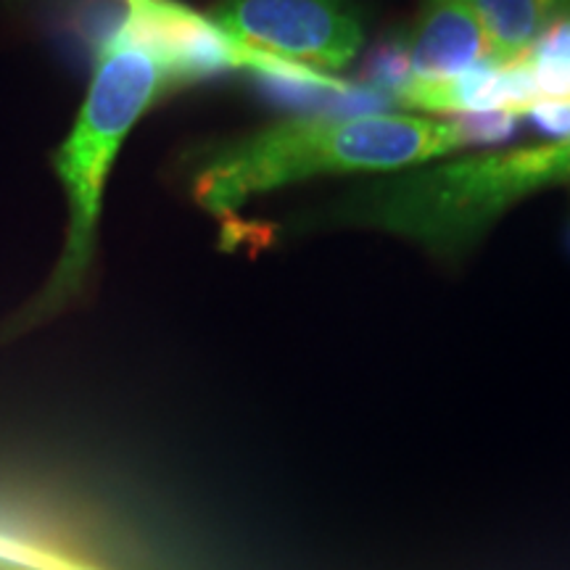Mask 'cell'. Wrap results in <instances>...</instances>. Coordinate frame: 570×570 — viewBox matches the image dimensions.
<instances>
[{
	"label": "cell",
	"mask_w": 570,
	"mask_h": 570,
	"mask_svg": "<svg viewBox=\"0 0 570 570\" xmlns=\"http://www.w3.org/2000/svg\"><path fill=\"white\" fill-rule=\"evenodd\" d=\"M562 183H570V140H552L386 173L348 190L325 219L399 235L452 259L523 198Z\"/></svg>",
	"instance_id": "1"
},
{
	"label": "cell",
	"mask_w": 570,
	"mask_h": 570,
	"mask_svg": "<svg viewBox=\"0 0 570 570\" xmlns=\"http://www.w3.org/2000/svg\"><path fill=\"white\" fill-rule=\"evenodd\" d=\"M167 90L159 63L146 51L104 40L88 98L53 159L69 209L63 252L40 294L13 320V333L46 323L82 294L96 254L98 219L114 159L148 106Z\"/></svg>",
	"instance_id": "3"
},
{
	"label": "cell",
	"mask_w": 570,
	"mask_h": 570,
	"mask_svg": "<svg viewBox=\"0 0 570 570\" xmlns=\"http://www.w3.org/2000/svg\"><path fill=\"white\" fill-rule=\"evenodd\" d=\"M525 117L531 119V125L552 140H570V104L558 101H541L533 104Z\"/></svg>",
	"instance_id": "11"
},
{
	"label": "cell",
	"mask_w": 570,
	"mask_h": 570,
	"mask_svg": "<svg viewBox=\"0 0 570 570\" xmlns=\"http://www.w3.org/2000/svg\"><path fill=\"white\" fill-rule=\"evenodd\" d=\"M407 42L412 80H452L475 63L491 61L487 38L468 0L431 3Z\"/></svg>",
	"instance_id": "6"
},
{
	"label": "cell",
	"mask_w": 570,
	"mask_h": 570,
	"mask_svg": "<svg viewBox=\"0 0 570 570\" xmlns=\"http://www.w3.org/2000/svg\"><path fill=\"white\" fill-rule=\"evenodd\" d=\"M458 127L462 142H504L518 132L520 119L508 111H465L449 119Z\"/></svg>",
	"instance_id": "10"
},
{
	"label": "cell",
	"mask_w": 570,
	"mask_h": 570,
	"mask_svg": "<svg viewBox=\"0 0 570 570\" xmlns=\"http://www.w3.org/2000/svg\"><path fill=\"white\" fill-rule=\"evenodd\" d=\"M209 17L233 42L320 71L344 69L365 40L348 0H223Z\"/></svg>",
	"instance_id": "4"
},
{
	"label": "cell",
	"mask_w": 570,
	"mask_h": 570,
	"mask_svg": "<svg viewBox=\"0 0 570 570\" xmlns=\"http://www.w3.org/2000/svg\"><path fill=\"white\" fill-rule=\"evenodd\" d=\"M465 146L458 127L407 114L302 117L212 148L194 175V198L230 214L252 198L323 175L399 173Z\"/></svg>",
	"instance_id": "2"
},
{
	"label": "cell",
	"mask_w": 570,
	"mask_h": 570,
	"mask_svg": "<svg viewBox=\"0 0 570 570\" xmlns=\"http://www.w3.org/2000/svg\"><path fill=\"white\" fill-rule=\"evenodd\" d=\"M109 40L151 56L169 90L238 69V42L227 38L212 17L180 0H142L132 6Z\"/></svg>",
	"instance_id": "5"
},
{
	"label": "cell",
	"mask_w": 570,
	"mask_h": 570,
	"mask_svg": "<svg viewBox=\"0 0 570 570\" xmlns=\"http://www.w3.org/2000/svg\"><path fill=\"white\" fill-rule=\"evenodd\" d=\"M487 38L491 63L518 61L547 27L539 0H468Z\"/></svg>",
	"instance_id": "7"
},
{
	"label": "cell",
	"mask_w": 570,
	"mask_h": 570,
	"mask_svg": "<svg viewBox=\"0 0 570 570\" xmlns=\"http://www.w3.org/2000/svg\"><path fill=\"white\" fill-rule=\"evenodd\" d=\"M539 9L544 13L547 24L554 19H570V0H539Z\"/></svg>",
	"instance_id": "12"
},
{
	"label": "cell",
	"mask_w": 570,
	"mask_h": 570,
	"mask_svg": "<svg viewBox=\"0 0 570 570\" xmlns=\"http://www.w3.org/2000/svg\"><path fill=\"white\" fill-rule=\"evenodd\" d=\"M541 101L570 104V19H554L523 56Z\"/></svg>",
	"instance_id": "8"
},
{
	"label": "cell",
	"mask_w": 570,
	"mask_h": 570,
	"mask_svg": "<svg viewBox=\"0 0 570 570\" xmlns=\"http://www.w3.org/2000/svg\"><path fill=\"white\" fill-rule=\"evenodd\" d=\"M428 3H441V0H428Z\"/></svg>",
	"instance_id": "14"
},
{
	"label": "cell",
	"mask_w": 570,
	"mask_h": 570,
	"mask_svg": "<svg viewBox=\"0 0 570 570\" xmlns=\"http://www.w3.org/2000/svg\"><path fill=\"white\" fill-rule=\"evenodd\" d=\"M367 82L373 85L377 92H394L404 88L412 80V67H410V53L407 42L404 40H389L381 42L367 59Z\"/></svg>",
	"instance_id": "9"
},
{
	"label": "cell",
	"mask_w": 570,
	"mask_h": 570,
	"mask_svg": "<svg viewBox=\"0 0 570 570\" xmlns=\"http://www.w3.org/2000/svg\"><path fill=\"white\" fill-rule=\"evenodd\" d=\"M3 570H32V568H3Z\"/></svg>",
	"instance_id": "13"
}]
</instances>
